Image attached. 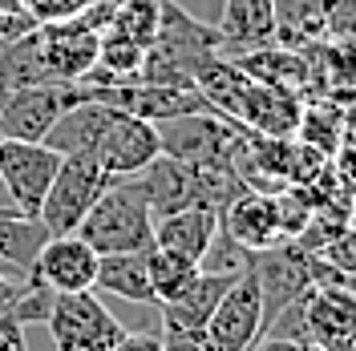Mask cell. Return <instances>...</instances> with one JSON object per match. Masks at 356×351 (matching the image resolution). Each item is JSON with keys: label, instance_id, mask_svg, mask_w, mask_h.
Here are the masks:
<instances>
[{"label": "cell", "instance_id": "cell-1", "mask_svg": "<svg viewBox=\"0 0 356 351\" xmlns=\"http://www.w3.org/2000/svg\"><path fill=\"white\" fill-rule=\"evenodd\" d=\"M211 57H219V28L202 24L175 0H158V33L142 57L138 81L195 89V77Z\"/></svg>", "mask_w": 356, "mask_h": 351}, {"label": "cell", "instance_id": "cell-2", "mask_svg": "<svg viewBox=\"0 0 356 351\" xmlns=\"http://www.w3.org/2000/svg\"><path fill=\"white\" fill-rule=\"evenodd\" d=\"M73 234L86 239L97 255L150 250L154 246V210L142 194L138 178H113Z\"/></svg>", "mask_w": 356, "mask_h": 351}, {"label": "cell", "instance_id": "cell-3", "mask_svg": "<svg viewBox=\"0 0 356 351\" xmlns=\"http://www.w3.org/2000/svg\"><path fill=\"white\" fill-rule=\"evenodd\" d=\"M154 130L162 154L191 162V166H211V170H235L239 174V157H243V142H247V130L239 121H231L215 110H199L166 117Z\"/></svg>", "mask_w": 356, "mask_h": 351}, {"label": "cell", "instance_id": "cell-4", "mask_svg": "<svg viewBox=\"0 0 356 351\" xmlns=\"http://www.w3.org/2000/svg\"><path fill=\"white\" fill-rule=\"evenodd\" d=\"M44 327L53 335L57 351H113V343L126 335L118 315L97 299L93 286L53 295V311H49Z\"/></svg>", "mask_w": 356, "mask_h": 351}, {"label": "cell", "instance_id": "cell-5", "mask_svg": "<svg viewBox=\"0 0 356 351\" xmlns=\"http://www.w3.org/2000/svg\"><path fill=\"white\" fill-rule=\"evenodd\" d=\"M110 182L113 178L97 166L93 154H65L57 174H53V186L44 194L41 210H37V219L44 222L49 234H73Z\"/></svg>", "mask_w": 356, "mask_h": 351}, {"label": "cell", "instance_id": "cell-6", "mask_svg": "<svg viewBox=\"0 0 356 351\" xmlns=\"http://www.w3.org/2000/svg\"><path fill=\"white\" fill-rule=\"evenodd\" d=\"M264 335V295L251 263L235 275V283L227 286L219 307L211 311L199 343L207 351H247L255 348V339Z\"/></svg>", "mask_w": 356, "mask_h": 351}, {"label": "cell", "instance_id": "cell-7", "mask_svg": "<svg viewBox=\"0 0 356 351\" xmlns=\"http://www.w3.org/2000/svg\"><path fill=\"white\" fill-rule=\"evenodd\" d=\"M316 259L320 255L304 250L300 242H291V239L275 242L267 250H255L247 259L251 271H255V279H259V295H264V331L288 303H296L308 286H316Z\"/></svg>", "mask_w": 356, "mask_h": 351}, {"label": "cell", "instance_id": "cell-8", "mask_svg": "<svg viewBox=\"0 0 356 351\" xmlns=\"http://www.w3.org/2000/svg\"><path fill=\"white\" fill-rule=\"evenodd\" d=\"M86 101V85H21L8 89L0 97V137H17V142H44V133L53 130V121Z\"/></svg>", "mask_w": 356, "mask_h": 351}, {"label": "cell", "instance_id": "cell-9", "mask_svg": "<svg viewBox=\"0 0 356 351\" xmlns=\"http://www.w3.org/2000/svg\"><path fill=\"white\" fill-rule=\"evenodd\" d=\"M57 166H61V154L49 150L44 142L0 137V186L8 190L17 214H24V219H37Z\"/></svg>", "mask_w": 356, "mask_h": 351}, {"label": "cell", "instance_id": "cell-10", "mask_svg": "<svg viewBox=\"0 0 356 351\" xmlns=\"http://www.w3.org/2000/svg\"><path fill=\"white\" fill-rule=\"evenodd\" d=\"M304 327L320 351H356V295L344 279L304 291Z\"/></svg>", "mask_w": 356, "mask_h": 351}, {"label": "cell", "instance_id": "cell-11", "mask_svg": "<svg viewBox=\"0 0 356 351\" xmlns=\"http://www.w3.org/2000/svg\"><path fill=\"white\" fill-rule=\"evenodd\" d=\"M158 154H162V146H158L154 121H142V117L122 113V110L110 117V126L102 130L97 146H93L97 166H102L110 178H134V174H142V170H146Z\"/></svg>", "mask_w": 356, "mask_h": 351}, {"label": "cell", "instance_id": "cell-12", "mask_svg": "<svg viewBox=\"0 0 356 351\" xmlns=\"http://www.w3.org/2000/svg\"><path fill=\"white\" fill-rule=\"evenodd\" d=\"M300 93L280 85H267L255 77H243V85L235 93V105H231V121H239L251 133H271V137H291L300 130Z\"/></svg>", "mask_w": 356, "mask_h": 351}, {"label": "cell", "instance_id": "cell-13", "mask_svg": "<svg viewBox=\"0 0 356 351\" xmlns=\"http://www.w3.org/2000/svg\"><path fill=\"white\" fill-rule=\"evenodd\" d=\"M239 271H207L199 266V275L178 291L175 299L158 303L162 311V335H186V339H199L211 311L219 307V299L227 295V286L235 283Z\"/></svg>", "mask_w": 356, "mask_h": 351}, {"label": "cell", "instance_id": "cell-14", "mask_svg": "<svg viewBox=\"0 0 356 351\" xmlns=\"http://www.w3.org/2000/svg\"><path fill=\"white\" fill-rule=\"evenodd\" d=\"M33 279H41L49 291L65 295V291H89L97 275V250L77 234H49L37 259L29 266Z\"/></svg>", "mask_w": 356, "mask_h": 351}, {"label": "cell", "instance_id": "cell-15", "mask_svg": "<svg viewBox=\"0 0 356 351\" xmlns=\"http://www.w3.org/2000/svg\"><path fill=\"white\" fill-rule=\"evenodd\" d=\"M219 230L235 246H243L247 255L255 250H267L275 242H288L284 230H280V206H275V194H264V190H243L231 206L219 210Z\"/></svg>", "mask_w": 356, "mask_h": 351}, {"label": "cell", "instance_id": "cell-16", "mask_svg": "<svg viewBox=\"0 0 356 351\" xmlns=\"http://www.w3.org/2000/svg\"><path fill=\"white\" fill-rule=\"evenodd\" d=\"M219 57L235 61L251 49L275 44V12L271 0H222L219 12Z\"/></svg>", "mask_w": 356, "mask_h": 351}, {"label": "cell", "instance_id": "cell-17", "mask_svg": "<svg viewBox=\"0 0 356 351\" xmlns=\"http://www.w3.org/2000/svg\"><path fill=\"white\" fill-rule=\"evenodd\" d=\"M215 234H219V210H207V206H186V210L154 219V246H166L195 263H202Z\"/></svg>", "mask_w": 356, "mask_h": 351}, {"label": "cell", "instance_id": "cell-18", "mask_svg": "<svg viewBox=\"0 0 356 351\" xmlns=\"http://www.w3.org/2000/svg\"><path fill=\"white\" fill-rule=\"evenodd\" d=\"M113 113H118L113 105L86 97V101L69 105V110L53 121V130L44 133V146H49V150H57L61 157H65V154H93V146H97L102 130L110 126Z\"/></svg>", "mask_w": 356, "mask_h": 351}, {"label": "cell", "instance_id": "cell-19", "mask_svg": "<svg viewBox=\"0 0 356 351\" xmlns=\"http://www.w3.org/2000/svg\"><path fill=\"white\" fill-rule=\"evenodd\" d=\"M93 291H106L130 303H154V286L146 271V250H122V255H97Z\"/></svg>", "mask_w": 356, "mask_h": 351}, {"label": "cell", "instance_id": "cell-20", "mask_svg": "<svg viewBox=\"0 0 356 351\" xmlns=\"http://www.w3.org/2000/svg\"><path fill=\"white\" fill-rule=\"evenodd\" d=\"M275 12V44L304 53L328 37V4L324 0H271Z\"/></svg>", "mask_w": 356, "mask_h": 351}, {"label": "cell", "instance_id": "cell-21", "mask_svg": "<svg viewBox=\"0 0 356 351\" xmlns=\"http://www.w3.org/2000/svg\"><path fill=\"white\" fill-rule=\"evenodd\" d=\"M235 65L243 69L247 77H255V81L291 89V93H300V89L312 81L308 57H304V53H296V49H284V44L251 49V53H243V57H235Z\"/></svg>", "mask_w": 356, "mask_h": 351}, {"label": "cell", "instance_id": "cell-22", "mask_svg": "<svg viewBox=\"0 0 356 351\" xmlns=\"http://www.w3.org/2000/svg\"><path fill=\"white\" fill-rule=\"evenodd\" d=\"M49 230L41 219H24V214H0V263L8 271L29 275V266L44 246Z\"/></svg>", "mask_w": 356, "mask_h": 351}, {"label": "cell", "instance_id": "cell-23", "mask_svg": "<svg viewBox=\"0 0 356 351\" xmlns=\"http://www.w3.org/2000/svg\"><path fill=\"white\" fill-rule=\"evenodd\" d=\"M146 271H150V286H154V303H166L199 275V263L166 250V246H150L146 250Z\"/></svg>", "mask_w": 356, "mask_h": 351}, {"label": "cell", "instance_id": "cell-24", "mask_svg": "<svg viewBox=\"0 0 356 351\" xmlns=\"http://www.w3.org/2000/svg\"><path fill=\"white\" fill-rule=\"evenodd\" d=\"M106 33H118L126 41L150 49V41H154V33H158V0H118L113 21Z\"/></svg>", "mask_w": 356, "mask_h": 351}, {"label": "cell", "instance_id": "cell-25", "mask_svg": "<svg viewBox=\"0 0 356 351\" xmlns=\"http://www.w3.org/2000/svg\"><path fill=\"white\" fill-rule=\"evenodd\" d=\"M300 137L304 146L320 150V154H336L340 150V133H344V113L332 110V105H312V110L300 113Z\"/></svg>", "mask_w": 356, "mask_h": 351}, {"label": "cell", "instance_id": "cell-26", "mask_svg": "<svg viewBox=\"0 0 356 351\" xmlns=\"http://www.w3.org/2000/svg\"><path fill=\"white\" fill-rule=\"evenodd\" d=\"M89 0H24V8L37 17V24L44 21H65V17H77Z\"/></svg>", "mask_w": 356, "mask_h": 351}, {"label": "cell", "instance_id": "cell-27", "mask_svg": "<svg viewBox=\"0 0 356 351\" xmlns=\"http://www.w3.org/2000/svg\"><path fill=\"white\" fill-rule=\"evenodd\" d=\"M113 351H166V339H162V331H126Z\"/></svg>", "mask_w": 356, "mask_h": 351}, {"label": "cell", "instance_id": "cell-28", "mask_svg": "<svg viewBox=\"0 0 356 351\" xmlns=\"http://www.w3.org/2000/svg\"><path fill=\"white\" fill-rule=\"evenodd\" d=\"M24 327L8 315V307L0 311V351H24Z\"/></svg>", "mask_w": 356, "mask_h": 351}, {"label": "cell", "instance_id": "cell-29", "mask_svg": "<svg viewBox=\"0 0 356 351\" xmlns=\"http://www.w3.org/2000/svg\"><path fill=\"white\" fill-rule=\"evenodd\" d=\"M251 351H320L316 343H300V339H280V335H264V339H255V348Z\"/></svg>", "mask_w": 356, "mask_h": 351}, {"label": "cell", "instance_id": "cell-30", "mask_svg": "<svg viewBox=\"0 0 356 351\" xmlns=\"http://www.w3.org/2000/svg\"><path fill=\"white\" fill-rule=\"evenodd\" d=\"M166 339V351H207L199 339H186V335H162Z\"/></svg>", "mask_w": 356, "mask_h": 351}, {"label": "cell", "instance_id": "cell-31", "mask_svg": "<svg viewBox=\"0 0 356 351\" xmlns=\"http://www.w3.org/2000/svg\"><path fill=\"white\" fill-rule=\"evenodd\" d=\"M8 12H24V0H0V17H8Z\"/></svg>", "mask_w": 356, "mask_h": 351}, {"label": "cell", "instance_id": "cell-32", "mask_svg": "<svg viewBox=\"0 0 356 351\" xmlns=\"http://www.w3.org/2000/svg\"><path fill=\"white\" fill-rule=\"evenodd\" d=\"M348 226L356 230V202H353V210H348Z\"/></svg>", "mask_w": 356, "mask_h": 351}, {"label": "cell", "instance_id": "cell-33", "mask_svg": "<svg viewBox=\"0 0 356 351\" xmlns=\"http://www.w3.org/2000/svg\"><path fill=\"white\" fill-rule=\"evenodd\" d=\"M344 283H348V291L356 295V279H353V275H344Z\"/></svg>", "mask_w": 356, "mask_h": 351}, {"label": "cell", "instance_id": "cell-34", "mask_svg": "<svg viewBox=\"0 0 356 351\" xmlns=\"http://www.w3.org/2000/svg\"><path fill=\"white\" fill-rule=\"evenodd\" d=\"M0 271H8V266H4V263H0ZM8 275H17V271H8Z\"/></svg>", "mask_w": 356, "mask_h": 351}, {"label": "cell", "instance_id": "cell-35", "mask_svg": "<svg viewBox=\"0 0 356 351\" xmlns=\"http://www.w3.org/2000/svg\"><path fill=\"white\" fill-rule=\"evenodd\" d=\"M0 97H4V93H0Z\"/></svg>", "mask_w": 356, "mask_h": 351}]
</instances>
